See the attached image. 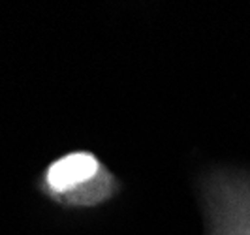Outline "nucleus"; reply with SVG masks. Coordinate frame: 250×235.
I'll use <instances>...</instances> for the list:
<instances>
[{
    "instance_id": "obj_1",
    "label": "nucleus",
    "mask_w": 250,
    "mask_h": 235,
    "mask_svg": "<svg viewBox=\"0 0 250 235\" xmlns=\"http://www.w3.org/2000/svg\"><path fill=\"white\" fill-rule=\"evenodd\" d=\"M36 188L64 207H92L111 198L119 183L94 152L70 150L42 170Z\"/></svg>"
}]
</instances>
